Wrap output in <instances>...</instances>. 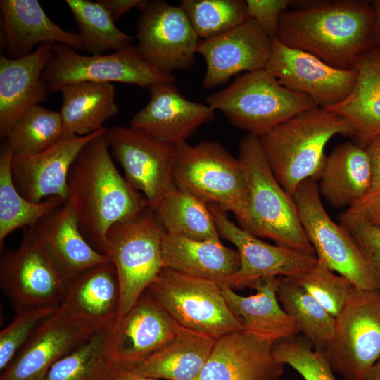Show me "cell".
<instances>
[{"label": "cell", "instance_id": "9", "mask_svg": "<svg viewBox=\"0 0 380 380\" xmlns=\"http://www.w3.org/2000/svg\"><path fill=\"white\" fill-rule=\"evenodd\" d=\"M43 79L49 94L80 82H120L149 89L160 83H175V80L172 74L148 63L134 46L110 53L85 56L62 44L54 45Z\"/></svg>", "mask_w": 380, "mask_h": 380}, {"label": "cell", "instance_id": "17", "mask_svg": "<svg viewBox=\"0 0 380 380\" xmlns=\"http://www.w3.org/2000/svg\"><path fill=\"white\" fill-rule=\"evenodd\" d=\"M180 327L145 291L110 328L108 349L115 371L132 369L170 341Z\"/></svg>", "mask_w": 380, "mask_h": 380}, {"label": "cell", "instance_id": "50", "mask_svg": "<svg viewBox=\"0 0 380 380\" xmlns=\"http://www.w3.org/2000/svg\"><path fill=\"white\" fill-rule=\"evenodd\" d=\"M364 380H380V360L371 368Z\"/></svg>", "mask_w": 380, "mask_h": 380}, {"label": "cell", "instance_id": "7", "mask_svg": "<svg viewBox=\"0 0 380 380\" xmlns=\"http://www.w3.org/2000/svg\"><path fill=\"white\" fill-rule=\"evenodd\" d=\"M182 327L214 339L244 330L222 288L201 278L164 267L146 290Z\"/></svg>", "mask_w": 380, "mask_h": 380}, {"label": "cell", "instance_id": "35", "mask_svg": "<svg viewBox=\"0 0 380 380\" xmlns=\"http://www.w3.org/2000/svg\"><path fill=\"white\" fill-rule=\"evenodd\" d=\"M277 296L298 331L315 349L322 350L333 336L335 317L290 277H279Z\"/></svg>", "mask_w": 380, "mask_h": 380}, {"label": "cell", "instance_id": "28", "mask_svg": "<svg viewBox=\"0 0 380 380\" xmlns=\"http://www.w3.org/2000/svg\"><path fill=\"white\" fill-rule=\"evenodd\" d=\"M355 67L357 77L350 94L325 109L349 122L353 129V141L364 148L380 133V50L376 48L367 51Z\"/></svg>", "mask_w": 380, "mask_h": 380}, {"label": "cell", "instance_id": "37", "mask_svg": "<svg viewBox=\"0 0 380 380\" xmlns=\"http://www.w3.org/2000/svg\"><path fill=\"white\" fill-rule=\"evenodd\" d=\"M82 40L83 51L102 54L131 45L132 37L115 25L107 9L98 1L65 0Z\"/></svg>", "mask_w": 380, "mask_h": 380}, {"label": "cell", "instance_id": "36", "mask_svg": "<svg viewBox=\"0 0 380 380\" xmlns=\"http://www.w3.org/2000/svg\"><path fill=\"white\" fill-rule=\"evenodd\" d=\"M110 330V328L94 332L57 361L44 380H109L116 372L108 349Z\"/></svg>", "mask_w": 380, "mask_h": 380}, {"label": "cell", "instance_id": "32", "mask_svg": "<svg viewBox=\"0 0 380 380\" xmlns=\"http://www.w3.org/2000/svg\"><path fill=\"white\" fill-rule=\"evenodd\" d=\"M60 110L63 134L87 136L116 115L115 89L111 83L80 82L63 86Z\"/></svg>", "mask_w": 380, "mask_h": 380}, {"label": "cell", "instance_id": "51", "mask_svg": "<svg viewBox=\"0 0 380 380\" xmlns=\"http://www.w3.org/2000/svg\"><path fill=\"white\" fill-rule=\"evenodd\" d=\"M380 50V49H379Z\"/></svg>", "mask_w": 380, "mask_h": 380}, {"label": "cell", "instance_id": "25", "mask_svg": "<svg viewBox=\"0 0 380 380\" xmlns=\"http://www.w3.org/2000/svg\"><path fill=\"white\" fill-rule=\"evenodd\" d=\"M30 229L68 283L87 270L110 260L83 236L68 201Z\"/></svg>", "mask_w": 380, "mask_h": 380}, {"label": "cell", "instance_id": "41", "mask_svg": "<svg viewBox=\"0 0 380 380\" xmlns=\"http://www.w3.org/2000/svg\"><path fill=\"white\" fill-rule=\"evenodd\" d=\"M295 336L273 343L272 354L279 362L293 367L304 380H336L322 350Z\"/></svg>", "mask_w": 380, "mask_h": 380}, {"label": "cell", "instance_id": "27", "mask_svg": "<svg viewBox=\"0 0 380 380\" xmlns=\"http://www.w3.org/2000/svg\"><path fill=\"white\" fill-rule=\"evenodd\" d=\"M165 267L187 275L230 287L240 267L237 250L220 241H194L165 234L162 243Z\"/></svg>", "mask_w": 380, "mask_h": 380}, {"label": "cell", "instance_id": "34", "mask_svg": "<svg viewBox=\"0 0 380 380\" xmlns=\"http://www.w3.org/2000/svg\"><path fill=\"white\" fill-rule=\"evenodd\" d=\"M13 152L8 145L0 153V244L12 232L19 228H31L43 217L62 205L67 200L51 196L34 203L24 198L15 188L12 179Z\"/></svg>", "mask_w": 380, "mask_h": 380}, {"label": "cell", "instance_id": "39", "mask_svg": "<svg viewBox=\"0 0 380 380\" xmlns=\"http://www.w3.org/2000/svg\"><path fill=\"white\" fill-rule=\"evenodd\" d=\"M179 6L200 40L224 34L249 19L243 0H182Z\"/></svg>", "mask_w": 380, "mask_h": 380}, {"label": "cell", "instance_id": "2", "mask_svg": "<svg viewBox=\"0 0 380 380\" xmlns=\"http://www.w3.org/2000/svg\"><path fill=\"white\" fill-rule=\"evenodd\" d=\"M373 8L355 1L325 2L285 11L276 39L340 69L353 68L372 49Z\"/></svg>", "mask_w": 380, "mask_h": 380}, {"label": "cell", "instance_id": "18", "mask_svg": "<svg viewBox=\"0 0 380 380\" xmlns=\"http://www.w3.org/2000/svg\"><path fill=\"white\" fill-rule=\"evenodd\" d=\"M96 331L61 303L35 330L0 380H44L57 361Z\"/></svg>", "mask_w": 380, "mask_h": 380}, {"label": "cell", "instance_id": "29", "mask_svg": "<svg viewBox=\"0 0 380 380\" xmlns=\"http://www.w3.org/2000/svg\"><path fill=\"white\" fill-rule=\"evenodd\" d=\"M372 182L370 162L365 149L347 141L327 157L318 184L320 196L333 208H348L367 195Z\"/></svg>", "mask_w": 380, "mask_h": 380}, {"label": "cell", "instance_id": "14", "mask_svg": "<svg viewBox=\"0 0 380 380\" xmlns=\"http://www.w3.org/2000/svg\"><path fill=\"white\" fill-rule=\"evenodd\" d=\"M0 284L17 309L60 305L68 281L32 231L27 228L20 246L1 257Z\"/></svg>", "mask_w": 380, "mask_h": 380}, {"label": "cell", "instance_id": "10", "mask_svg": "<svg viewBox=\"0 0 380 380\" xmlns=\"http://www.w3.org/2000/svg\"><path fill=\"white\" fill-rule=\"evenodd\" d=\"M293 198L301 225L318 260L346 277L357 289L379 291L376 279L353 237L326 211L317 181L312 178L303 181Z\"/></svg>", "mask_w": 380, "mask_h": 380}, {"label": "cell", "instance_id": "13", "mask_svg": "<svg viewBox=\"0 0 380 380\" xmlns=\"http://www.w3.org/2000/svg\"><path fill=\"white\" fill-rule=\"evenodd\" d=\"M107 137L125 178L144 194L147 205L155 211L165 195L176 187L172 177L175 145L131 126L108 128Z\"/></svg>", "mask_w": 380, "mask_h": 380}, {"label": "cell", "instance_id": "16", "mask_svg": "<svg viewBox=\"0 0 380 380\" xmlns=\"http://www.w3.org/2000/svg\"><path fill=\"white\" fill-rule=\"evenodd\" d=\"M282 86L311 98L316 105L327 108L344 100L357 77L354 66L348 70L333 67L317 56L272 40L265 68Z\"/></svg>", "mask_w": 380, "mask_h": 380}, {"label": "cell", "instance_id": "23", "mask_svg": "<svg viewBox=\"0 0 380 380\" xmlns=\"http://www.w3.org/2000/svg\"><path fill=\"white\" fill-rule=\"evenodd\" d=\"M54 43H44L22 58L0 55V136L5 139L16 120L49 94L43 72L53 53Z\"/></svg>", "mask_w": 380, "mask_h": 380}, {"label": "cell", "instance_id": "3", "mask_svg": "<svg viewBox=\"0 0 380 380\" xmlns=\"http://www.w3.org/2000/svg\"><path fill=\"white\" fill-rule=\"evenodd\" d=\"M353 134L344 118L317 106L281 122L259 138L274 177L293 197L305 179L319 180L328 141L336 134Z\"/></svg>", "mask_w": 380, "mask_h": 380}, {"label": "cell", "instance_id": "12", "mask_svg": "<svg viewBox=\"0 0 380 380\" xmlns=\"http://www.w3.org/2000/svg\"><path fill=\"white\" fill-rule=\"evenodd\" d=\"M137 8L136 47L141 56L166 73L190 68L200 39L180 6L141 0Z\"/></svg>", "mask_w": 380, "mask_h": 380}, {"label": "cell", "instance_id": "26", "mask_svg": "<svg viewBox=\"0 0 380 380\" xmlns=\"http://www.w3.org/2000/svg\"><path fill=\"white\" fill-rule=\"evenodd\" d=\"M62 303L94 331L111 328L121 304L120 282L112 261L94 266L70 280Z\"/></svg>", "mask_w": 380, "mask_h": 380}, {"label": "cell", "instance_id": "47", "mask_svg": "<svg viewBox=\"0 0 380 380\" xmlns=\"http://www.w3.org/2000/svg\"><path fill=\"white\" fill-rule=\"evenodd\" d=\"M109 12L115 23L134 7H137L141 0H99Z\"/></svg>", "mask_w": 380, "mask_h": 380}, {"label": "cell", "instance_id": "1", "mask_svg": "<svg viewBox=\"0 0 380 380\" xmlns=\"http://www.w3.org/2000/svg\"><path fill=\"white\" fill-rule=\"evenodd\" d=\"M108 128L91 140L72 165L68 199L87 241L104 254L106 234L115 223L147 205L114 165L107 137Z\"/></svg>", "mask_w": 380, "mask_h": 380}, {"label": "cell", "instance_id": "46", "mask_svg": "<svg viewBox=\"0 0 380 380\" xmlns=\"http://www.w3.org/2000/svg\"><path fill=\"white\" fill-rule=\"evenodd\" d=\"M363 148L370 162L372 182L369 191L359 203L367 199L380 189V133L374 136Z\"/></svg>", "mask_w": 380, "mask_h": 380}, {"label": "cell", "instance_id": "20", "mask_svg": "<svg viewBox=\"0 0 380 380\" xmlns=\"http://www.w3.org/2000/svg\"><path fill=\"white\" fill-rule=\"evenodd\" d=\"M272 40L251 18L224 34L199 40L196 53L206 63L203 87L211 89L224 84L243 71L265 69Z\"/></svg>", "mask_w": 380, "mask_h": 380}, {"label": "cell", "instance_id": "15", "mask_svg": "<svg viewBox=\"0 0 380 380\" xmlns=\"http://www.w3.org/2000/svg\"><path fill=\"white\" fill-rule=\"evenodd\" d=\"M208 206L220 236L232 242L239 253L240 267L232 289L252 288L258 280L270 277L296 278L317 263L315 254L264 242L232 222L220 205Z\"/></svg>", "mask_w": 380, "mask_h": 380}, {"label": "cell", "instance_id": "33", "mask_svg": "<svg viewBox=\"0 0 380 380\" xmlns=\"http://www.w3.org/2000/svg\"><path fill=\"white\" fill-rule=\"evenodd\" d=\"M154 212L166 234L199 241H220L208 205L177 186Z\"/></svg>", "mask_w": 380, "mask_h": 380}, {"label": "cell", "instance_id": "24", "mask_svg": "<svg viewBox=\"0 0 380 380\" xmlns=\"http://www.w3.org/2000/svg\"><path fill=\"white\" fill-rule=\"evenodd\" d=\"M0 12L3 47L9 58L26 56L47 42L83 51L80 34L52 21L37 0H1Z\"/></svg>", "mask_w": 380, "mask_h": 380}, {"label": "cell", "instance_id": "6", "mask_svg": "<svg viewBox=\"0 0 380 380\" xmlns=\"http://www.w3.org/2000/svg\"><path fill=\"white\" fill-rule=\"evenodd\" d=\"M205 101L213 110L222 112L234 126L258 137L317 106L309 96L282 86L265 69L237 77Z\"/></svg>", "mask_w": 380, "mask_h": 380}, {"label": "cell", "instance_id": "5", "mask_svg": "<svg viewBox=\"0 0 380 380\" xmlns=\"http://www.w3.org/2000/svg\"><path fill=\"white\" fill-rule=\"evenodd\" d=\"M239 160L249 191L247 232L273 240L277 245L315 254L301 225L293 197L274 177L260 138L247 134L239 144Z\"/></svg>", "mask_w": 380, "mask_h": 380}, {"label": "cell", "instance_id": "40", "mask_svg": "<svg viewBox=\"0 0 380 380\" xmlns=\"http://www.w3.org/2000/svg\"><path fill=\"white\" fill-rule=\"evenodd\" d=\"M291 279L335 318L356 288L346 277L335 274L319 260L305 273Z\"/></svg>", "mask_w": 380, "mask_h": 380}, {"label": "cell", "instance_id": "21", "mask_svg": "<svg viewBox=\"0 0 380 380\" xmlns=\"http://www.w3.org/2000/svg\"><path fill=\"white\" fill-rule=\"evenodd\" d=\"M272 346L245 329L216 339L193 380H277L284 364L273 356Z\"/></svg>", "mask_w": 380, "mask_h": 380}, {"label": "cell", "instance_id": "19", "mask_svg": "<svg viewBox=\"0 0 380 380\" xmlns=\"http://www.w3.org/2000/svg\"><path fill=\"white\" fill-rule=\"evenodd\" d=\"M108 127L87 136L63 134L48 148L32 155L13 154L11 174L13 184L27 200L39 203L51 196L68 199V177L82 149Z\"/></svg>", "mask_w": 380, "mask_h": 380}, {"label": "cell", "instance_id": "8", "mask_svg": "<svg viewBox=\"0 0 380 380\" xmlns=\"http://www.w3.org/2000/svg\"><path fill=\"white\" fill-rule=\"evenodd\" d=\"M165 234L148 205L108 231L104 254L118 273L121 291L119 316L134 305L165 267L162 253Z\"/></svg>", "mask_w": 380, "mask_h": 380}, {"label": "cell", "instance_id": "44", "mask_svg": "<svg viewBox=\"0 0 380 380\" xmlns=\"http://www.w3.org/2000/svg\"><path fill=\"white\" fill-rule=\"evenodd\" d=\"M249 18L255 20L273 39L277 37L281 15L292 4L289 0H246Z\"/></svg>", "mask_w": 380, "mask_h": 380}, {"label": "cell", "instance_id": "49", "mask_svg": "<svg viewBox=\"0 0 380 380\" xmlns=\"http://www.w3.org/2000/svg\"><path fill=\"white\" fill-rule=\"evenodd\" d=\"M109 380H160L134 374L129 371H117Z\"/></svg>", "mask_w": 380, "mask_h": 380}, {"label": "cell", "instance_id": "45", "mask_svg": "<svg viewBox=\"0 0 380 380\" xmlns=\"http://www.w3.org/2000/svg\"><path fill=\"white\" fill-rule=\"evenodd\" d=\"M346 210L380 230V189L367 199Z\"/></svg>", "mask_w": 380, "mask_h": 380}, {"label": "cell", "instance_id": "22", "mask_svg": "<svg viewBox=\"0 0 380 380\" xmlns=\"http://www.w3.org/2000/svg\"><path fill=\"white\" fill-rule=\"evenodd\" d=\"M148 89L149 101L134 115L130 126L164 142L175 145L186 141L215 118V110L209 105L189 101L175 83H160Z\"/></svg>", "mask_w": 380, "mask_h": 380}, {"label": "cell", "instance_id": "48", "mask_svg": "<svg viewBox=\"0 0 380 380\" xmlns=\"http://www.w3.org/2000/svg\"><path fill=\"white\" fill-rule=\"evenodd\" d=\"M373 10L374 19L370 32V42L372 46L380 49V0L375 1Z\"/></svg>", "mask_w": 380, "mask_h": 380}, {"label": "cell", "instance_id": "31", "mask_svg": "<svg viewBox=\"0 0 380 380\" xmlns=\"http://www.w3.org/2000/svg\"><path fill=\"white\" fill-rule=\"evenodd\" d=\"M215 342L208 335L181 327L165 346L127 371L157 379L193 380L209 357Z\"/></svg>", "mask_w": 380, "mask_h": 380}, {"label": "cell", "instance_id": "4", "mask_svg": "<svg viewBox=\"0 0 380 380\" xmlns=\"http://www.w3.org/2000/svg\"><path fill=\"white\" fill-rule=\"evenodd\" d=\"M175 185L206 204L231 211L245 229L249 217V191L243 165L217 141L195 146L175 145L172 164Z\"/></svg>", "mask_w": 380, "mask_h": 380}, {"label": "cell", "instance_id": "30", "mask_svg": "<svg viewBox=\"0 0 380 380\" xmlns=\"http://www.w3.org/2000/svg\"><path fill=\"white\" fill-rule=\"evenodd\" d=\"M279 277L258 280L252 286L255 293L248 296L239 295L230 287L222 288L228 305L242 319L245 330L272 343L299 332L278 300Z\"/></svg>", "mask_w": 380, "mask_h": 380}, {"label": "cell", "instance_id": "42", "mask_svg": "<svg viewBox=\"0 0 380 380\" xmlns=\"http://www.w3.org/2000/svg\"><path fill=\"white\" fill-rule=\"evenodd\" d=\"M59 305H33L16 309L13 321L0 332V369L4 371L39 326Z\"/></svg>", "mask_w": 380, "mask_h": 380}, {"label": "cell", "instance_id": "11", "mask_svg": "<svg viewBox=\"0 0 380 380\" xmlns=\"http://www.w3.org/2000/svg\"><path fill=\"white\" fill-rule=\"evenodd\" d=\"M334 372L364 380L380 360V292L355 288L322 350Z\"/></svg>", "mask_w": 380, "mask_h": 380}, {"label": "cell", "instance_id": "38", "mask_svg": "<svg viewBox=\"0 0 380 380\" xmlns=\"http://www.w3.org/2000/svg\"><path fill=\"white\" fill-rule=\"evenodd\" d=\"M63 134L60 112L37 104L23 113L5 139L13 154L32 155L52 146Z\"/></svg>", "mask_w": 380, "mask_h": 380}, {"label": "cell", "instance_id": "43", "mask_svg": "<svg viewBox=\"0 0 380 380\" xmlns=\"http://www.w3.org/2000/svg\"><path fill=\"white\" fill-rule=\"evenodd\" d=\"M338 220L359 248L376 279L380 292V230L346 210L340 214Z\"/></svg>", "mask_w": 380, "mask_h": 380}]
</instances>
